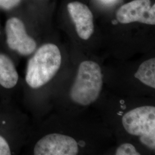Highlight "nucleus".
I'll use <instances>...</instances> for the list:
<instances>
[{
  "mask_svg": "<svg viewBox=\"0 0 155 155\" xmlns=\"http://www.w3.org/2000/svg\"><path fill=\"white\" fill-rule=\"evenodd\" d=\"M29 57L24 78L26 95L47 86L55 77L61 64V51L52 43L39 46Z\"/></svg>",
  "mask_w": 155,
  "mask_h": 155,
  "instance_id": "obj_1",
  "label": "nucleus"
},
{
  "mask_svg": "<svg viewBox=\"0 0 155 155\" xmlns=\"http://www.w3.org/2000/svg\"><path fill=\"white\" fill-rule=\"evenodd\" d=\"M27 133L26 117L15 101L0 100V155L18 153Z\"/></svg>",
  "mask_w": 155,
  "mask_h": 155,
  "instance_id": "obj_2",
  "label": "nucleus"
},
{
  "mask_svg": "<svg viewBox=\"0 0 155 155\" xmlns=\"http://www.w3.org/2000/svg\"><path fill=\"white\" fill-rule=\"evenodd\" d=\"M3 34L5 51L17 64L19 58L29 57L38 47V41L29 33L26 22L14 12L6 20Z\"/></svg>",
  "mask_w": 155,
  "mask_h": 155,
  "instance_id": "obj_3",
  "label": "nucleus"
},
{
  "mask_svg": "<svg viewBox=\"0 0 155 155\" xmlns=\"http://www.w3.org/2000/svg\"><path fill=\"white\" fill-rule=\"evenodd\" d=\"M102 84L100 66L93 61H83L79 66L75 81L70 90L71 99L79 105H89L98 98Z\"/></svg>",
  "mask_w": 155,
  "mask_h": 155,
  "instance_id": "obj_4",
  "label": "nucleus"
},
{
  "mask_svg": "<svg viewBox=\"0 0 155 155\" xmlns=\"http://www.w3.org/2000/svg\"><path fill=\"white\" fill-rule=\"evenodd\" d=\"M122 125L127 133L140 137L143 144L155 150V107L145 106L129 111L122 117Z\"/></svg>",
  "mask_w": 155,
  "mask_h": 155,
  "instance_id": "obj_5",
  "label": "nucleus"
},
{
  "mask_svg": "<svg viewBox=\"0 0 155 155\" xmlns=\"http://www.w3.org/2000/svg\"><path fill=\"white\" fill-rule=\"evenodd\" d=\"M79 152L78 144L71 137L60 133H47L34 144L35 155H75Z\"/></svg>",
  "mask_w": 155,
  "mask_h": 155,
  "instance_id": "obj_6",
  "label": "nucleus"
},
{
  "mask_svg": "<svg viewBox=\"0 0 155 155\" xmlns=\"http://www.w3.org/2000/svg\"><path fill=\"white\" fill-rule=\"evenodd\" d=\"M16 63L7 52L0 49V100L15 101L21 84Z\"/></svg>",
  "mask_w": 155,
  "mask_h": 155,
  "instance_id": "obj_7",
  "label": "nucleus"
},
{
  "mask_svg": "<svg viewBox=\"0 0 155 155\" xmlns=\"http://www.w3.org/2000/svg\"><path fill=\"white\" fill-rule=\"evenodd\" d=\"M117 20L121 24L140 22L155 24V5L150 0H133L121 6L117 11Z\"/></svg>",
  "mask_w": 155,
  "mask_h": 155,
  "instance_id": "obj_8",
  "label": "nucleus"
},
{
  "mask_svg": "<svg viewBox=\"0 0 155 155\" xmlns=\"http://www.w3.org/2000/svg\"><path fill=\"white\" fill-rule=\"evenodd\" d=\"M67 10L79 37L88 40L94 32V28L93 15L89 7L82 2L74 1L68 4Z\"/></svg>",
  "mask_w": 155,
  "mask_h": 155,
  "instance_id": "obj_9",
  "label": "nucleus"
},
{
  "mask_svg": "<svg viewBox=\"0 0 155 155\" xmlns=\"http://www.w3.org/2000/svg\"><path fill=\"white\" fill-rule=\"evenodd\" d=\"M134 77L143 83L152 88H155V59L144 61L139 67Z\"/></svg>",
  "mask_w": 155,
  "mask_h": 155,
  "instance_id": "obj_10",
  "label": "nucleus"
},
{
  "mask_svg": "<svg viewBox=\"0 0 155 155\" xmlns=\"http://www.w3.org/2000/svg\"><path fill=\"white\" fill-rule=\"evenodd\" d=\"M22 0H0V10L12 13L20 5Z\"/></svg>",
  "mask_w": 155,
  "mask_h": 155,
  "instance_id": "obj_11",
  "label": "nucleus"
},
{
  "mask_svg": "<svg viewBox=\"0 0 155 155\" xmlns=\"http://www.w3.org/2000/svg\"><path fill=\"white\" fill-rule=\"evenodd\" d=\"M116 155H140L132 144L125 143L118 147L116 151Z\"/></svg>",
  "mask_w": 155,
  "mask_h": 155,
  "instance_id": "obj_12",
  "label": "nucleus"
},
{
  "mask_svg": "<svg viewBox=\"0 0 155 155\" xmlns=\"http://www.w3.org/2000/svg\"><path fill=\"white\" fill-rule=\"evenodd\" d=\"M0 49L5 50L4 47V34H3V28H2L0 21Z\"/></svg>",
  "mask_w": 155,
  "mask_h": 155,
  "instance_id": "obj_13",
  "label": "nucleus"
}]
</instances>
